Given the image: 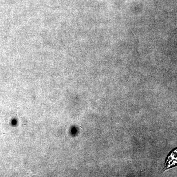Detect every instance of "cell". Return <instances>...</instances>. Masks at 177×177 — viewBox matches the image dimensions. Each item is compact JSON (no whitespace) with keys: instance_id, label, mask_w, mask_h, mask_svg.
Returning a JSON list of instances; mask_svg holds the SVG:
<instances>
[{"instance_id":"1","label":"cell","mask_w":177,"mask_h":177,"mask_svg":"<svg viewBox=\"0 0 177 177\" xmlns=\"http://www.w3.org/2000/svg\"><path fill=\"white\" fill-rule=\"evenodd\" d=\"M177 165V147L171 151L166 159L162 171L167 170Z\"/></svg>"}]
</instances>
